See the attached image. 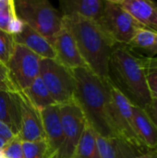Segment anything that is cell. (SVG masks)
Segmentation results:
<instances>
[{
    "mask_svg": "<svg viewBox=\"0 0 157 158\" xmlns=\"http://www.w3.org/2000/svg\"><path fill=\"white\" fill-rule=\"evenodd\" d=\"M41 57L27 47L16 44L6 64L11 81L18 91L28 89L40 74Z\"/></svg>",
    "mask_w": 157,
    "mask_h": 158,
    "instance_id": "obj_8",
    "label": "cell"
},
{
    "mask_svg": "<svg viewBox=\"0 0 157 158\" xmlns=\"http://www.w3.org/2000/svg\"><path fill=\"white\" fill-rule=\"evenodd\" d=\"M17 17L50 43L63 27V16L47 0H16Z\"/></svg>",
    "mask_w": 157,
    "mask_h": 158,
    "instance_id": "obj_4",
    "label": "cell"
},
{
    "mask_svg": "<svg viewBox=\"0 0 157 158\" xmlns=\"http://www.w3.org/2000/svg\"><path fill=\"white\" fill-rule=\"evenodd\" d=\"M71 158H100L96 144V132L88 122Z\"/></svg>",
    "mask_w": 157,
    "mask_h": 158,
    "instance_id": "obj_20",
    "label": "cell"
},
{
    "mask_svg": "<svg viewBox=\"0 0 157 158\" xmlns=\"http://www.w3.org/2000/svg\"><path fill=\"white\" fill-rule=\"evenodd\" d=\"M143 28L157 31V3L149 0H117Z\"/></svg>",
    "mask_w": 157,
    "mask_h": 158,
    "instance_id": "obj_15",
    "label": "cell"
},
{
    "mask_svg": "<svg viewBox=\"0 0 157 158\" xmlns=\"http://www.w3.org/2000/svg\"><path fill=\"white\" fill-rule=\"evenodd\" d=\"M128 47L131 51H139L143 56L153 58L157 55V31L145 28L140 29Z\"/></svg>",
    "mask_w": 157,
    "mask_h": 158,
    "instance_id": "obj_19",
    "label": "cell"
},
{
    "mask_svg": "<svg viewBox=\"0 0 157 158\" xmlns=\"http://www.w3.org/2000/svg\"><path fill=\"white\" fill-rule=\"evenodd\" d=\"M59 113L64 141L56 158H71L87 121L76 99L59 105Z\"/></svg>",
    "mask_w": 157,
    "mask_h": 158,
    "instance_id": "obj_7",
    "label": "cell"
},
{
    "mask_svg": "<svg viewBox=\"0 0 157 158\" xmlns=\"http://www.w3.org/2000/svg\"><path fill=\"white\" fill-rule=\"evenodd\" d=\"M19 95L21 107V123L19 134L17 136H19L22 142L45 140L41 111L31 103L23 92L19 91Z\"/></svg>",
    "mask_w": 157,
    "mask_h": 158,
    "instance_id": "obj_10",
    "label": "cell"
},
{
    "mask_svg": "<svg viewBox=\"0 0 157 158\" xmlns=\"http://www.w3.org/2000/svg\"><path fill=\"white\" fill-rule=\"evenodd\" d=\"M72 73L77 85L75 99L81 106L86 121L101 136L121 138L114 116L111 80L101 79L88 68L72 69Z\"/></svg>",
    "mask_w": 157,
    "mask_h": 158,
    "instance_id": "obj_1",
    "label": "cell"
},
{
    "mask_svg": "<svg viewBox=\"0 0 157 158\" xmlns=\"http://www.w3.org/2000/svg\"><path fill=\"white\" fill-rule=\"evenodd\" d=\"M0 83H3V84H6L7 86H9L10 88H12L13 90L19 92L15 86L13 85L12 81H11V79H10V76H9V73H8V69L6 68V66H5L4 64L0 63Z\"/></svg>",
    "mask_w": 157,
    "mask_h": 158,
    "instance_id": "obj_29",
    "label": "cell"
},
{
    "mask_svg": "<svg viewBox=\"0 0 157 158\" xmlns=\"http://www.w3.org/2000/svg\"><path fill=\"white\" fill-rule=\"evenodd\" d=\"M15 17H17L15 10V3L14 0H11L10 4L7 6L0 10V31L6 32L7 25Z\"/></svg>",
    "mask_w": 157,
    "mask_h": 158,
    "instance_id": "obj_26",
    "label": "cell"
},
{
    "mask_svg": "<svg viewBox=\"0 0 157 158\" xmlns=\"http://www.w3.org/2000/svg\"><path fill=\"white\" fill-rule=\"evenodd\" d=\"M116 45H129L136 32L143 27L117 0H105L101 19L96 22Z\"/></svg>",
    "mask_w": 157,
    "mask_h": 158,
    "instance_id": "obj_5",
    "label": "cell"
},
{
    "mask_svg": "<svg viewBox=\"0 0 157 158\" xmlns=\"http://www.w3.org/2000/svg\"><path fill=\"white\" fill-rule=\"evenodd\" d=\"M63 24L73 35L88 69L101 79L109 80L114 42L95 21L73 15L63 17Z\"/></svg>",
    "mask_w": 157,
    "mask_h": 158,
    "instance_id": "obj_2",
    "label": "cell"
},
{
    "mask_svg": "<svg viewBox=\"0 0 157 158\" xmlns=\"http://www.w3.org/2000/svg\"><path fill=\"white\" fill-rule=\"evenodd\" d=\"M96 144L100 158H132L143 154L119 137H104L96 133Z\"/></svg>",
    "mask_w": 157,
    "mask_h": 158,
    "instance_id": "obj_17",
    "label": "cell"
},
{
    "mask_svg": "<svg viewBox=\"0 0 157 158\" xmlns=\"http://www.w3.org/2000/svg\"><path fill=\"white\" fill-rule=\"evenodd\" d=\"M21 92L25 94L31 103L40 111L50 106L57 105L52 98L40 76L34 80L28 89Z\"/></svg>",
    "mask_w": 157,
    "mask_h": 158,
    "instance_id": "obj_21",
    "label": "cell"
},
{
    "mask_svg": "<svg viewBox=\"0 0 157 158\" xmlns=\"http://www.w3.org/2000/svg\"><path fill=\"white\" fill-rule=\"evenodd\" d=\"M10 2L11 0H0V10L7 6L10 4Z\"/></svg>",
    "mask_w": 157,
    "mask_h": 158,
    "instance_id": "obj_32",
    "label": "cell"
},
{
    "mask_svg": "<svg viewBox=\"0 0 157 158\" xmlns=\"http://www.w3.org/2000/svg\"><path fill=\"white\" fill-rule=\"evenodd\" d=\"M0 121L17 136L20 131L21 107L19 92L0 91Z\"/></svg>",
    "mask_w": 157,
    "mask_h": 158,
    "instance_id": "obj_13",
    "label": "cell"
},
{
    "mask_svg": "<svg viewBox=\"0 0 157 158\" xmlns=\"http://www.w3.org/2000/svg\"><path fill=\"white\" fill-rule=\"evenodd\" d=\"M39 76L57 105L75 100L77 85L71 69L56 59H41Z\"/></svg>",
    "mask_w": 157,
    "mask_h": 158,
    "instance_id": "obj_6",
    "label": "cell"
},
{
    "mask_svg": "<svg viewBox=\"0 0 157 158\" xmlns=\"http://www.w3.org/2000/svg\"><path fill=\"white\" fill-rule=\"evenodd\" d=\"M143 110L157 129V99H152L150 104Z\"/></svg>",
    "mask_w": 157,
    "mask_h": 158,
    "instance_id": "obj_28",
    "label": "cell"
},
{
    "mask_svg": "<svg viewBox=\"0 0 157 158\" xmlns=\"http://www.w3.org/2000/svg\"><path fill=\"white\" fill-rule=\"evenodd\" d=\"M110 92L115 120L121 138L136 147L141 153L144 154L149 152L136 133L133 120V105L112 81H110Z\"/></svg>",
    "mask_w": 157,
    "mask_h": 158,
    "instance_id": "obj_9",
    "label": "cell"
},
{
    "mask_svg": "<svg viewBox=\"0 0 157 158\" xmlns=\"http://www.w3.org/2000/svg\"><path fill=\"white\" fill-rule=\"evenodd\" d=\"M15 135L12 133V131L3 123L0 121V137L4 139L6 142L11 140Z\"/></svg>",
    "mask_w": 157,
    "mask_h": 158,
    "instance_id": "obj_30",
    "label": "cell"
},
{
    "mask_svg": "<svg viewBox=\"0 0 157 158\" xmlns=\"http://www.w3.org/2000/svg\"><path fill=\"white\" fill-rule=\"evenodd\" d=\"M2 152L6 158H24L22 141L19 136H14L6 143Z\"/></svg>",
    "mask_w": 157,
    "mask_h": 158,
    "instance_id": "obj_25",
    "label": "cell"
},
{
    "mask_svg": "<svg viewBox=\"0 0 157 158\" xmlns=\"http://www.w3.org/2000/svg\"><path fill=\"white\" fill-rule=\"evenodd\" d=\"M24 158H52L45 140L22 142Z\"/></svg>",
    "mask_w": 157,
    "mask_h": 158,
    "instance_id": "obj_22",
    "label": "cell"
},
{
    "mask_svg": "<svg viewBox=\"0 0 157 158\" xmlns=\"http://www.w3.org/2000/svg\"><path fill=\"white\" fill-rule=\"evenodd\" d=\"M148 57L137 55L127 45H116L110 58L112 81L132 105L144 109L152 101L145 76Z\"/></svg>",
    "mask_w": 157,
    "mask_h": 158,
    "instance_id": "obj_3",
    "label": "cell"
},
{
    "mask_svg": "<svg viewBox=\"0 0 157 158\" xmlns=\"http://www.w3.org/2000/svg\"><path fill=\"white\" fill-rule=\"evenodd\" d=\"M51 44L56 51V60L66 68L71 70L78 68H88L80 54L73 35L64 24L54 37Z\"/></svg>",
    "mask_w": 157,
    "mask_h": 158,
    "instance_id": "obj_11",
    "label": "cell"
},
{
    "mask_svg": "<svg viewBox=\"0 0 157 158\" xmlns=\"http://www.w3.org/2000/svg\"><path fill=\"white\" fill-rule=\"evenodd\" d=\"M133 120L136 133L148 151L157 150V129L146 112L133 105Z\"/></svg>",
    "mask_w": 157,
    "mask_h": 158,
    "instance_id": "obj_18",
    "label": "cell"
},
{
    "mask_svg": "<svg viewBox=\"0 0 157 158\" xmlns=\"http://www.w3.org/2000/svg\"><path fill=\"white\" fill-rule=\"evenodd\" d=\"M45 141L47 143L52 158H56L64 141L59 105L50 106L41 110Z\"/></svg>",
    "mask_w": 157,
    "mask_h": 158,
    "instance_id": "obj_12",
    "label": "cell"
},
{
    "mask_svg": "<svg viewBox=\"0 0 157 158\" xmlns=\"http://www.w3.org/2000/svg\"><path fill=\"white\" fill-rule=\"evenodd\" d=\"M6 143V142L4 139H2V138L0 137V150H2V149H3V147L5 146Z\"/></svg>",
    "mask_w": 157,
    "mask_h": 158,
    "instance_id": "obj_34",
    "label": "cell"
},
{
    "mask_svg": "<svg viewBox=\"0 0 157 158\" xmlns=\"http://www.w3.org/2000/svg\"><path fill=\"white\" fill-rule=\"evenodd\" d=\"M59 5L63 17L74 15L98 22L104 13L105 0H62Z\"/></svg>",
    "mask_w": 157,
    "mask_h": 158,
    "instance_id": "obj_14",
    "label": "cell"
},
{
    "mask_svg": "<svg viewBox=\"0 0 157 158\" xmlns=\"http://www.w3.org/2000/svg\"><path fill=\"white\" fill-rule=\"evenodd\" d=\"M15 45L13 36L0 31V63L6 66L14 52Z\"/></svg>",
    "mask_w": 157,
    "mask_h": 158,
    "instance_id": "obj_23",
    "label": "cell"
},
{
    "mask_svg": "<svg viewBox=\"0 0 157 158\" xmlns=\"http://www.w3.org/2000/svg\"><path fill=\"white\" fill-rule=\"evenodd\" d=\"M132 158H157V150L155 151H149L144 154H142L140 156H137Z\"/></svg>",
    "mask_w": 157,
    "mask_h": 158,
    "instance_id": "obj_31",
    "label": "cell"
},
{
    "mask_svg": "<svg viewBox=\"0 0 157 158\" xmlns=\"http://www.w3.org/2000/svg\"><path fill=\"white\" fill-rule=\"evenodd\" d=\"M145 76L151 98L157 99V58H148Z\"/></svg>",
    "mask_w": 157,
    "mask_h": 158,
    "instance_id": "obj_24",
    "label": "cell"
},
{
    "mask_svg": "<svg viewBox=\"0 0 157 158\" xmlns=\"http://www.w3.org/2000/svg\"><path fill=\"white\" fill-rule=\"evenodd\" d=\"M24 26H25V23L18 17H15L14 19H11V21L9 22V24L7 25V28H6V32L14 36V35H17V34H19L23 29H24Z\"/></svg>",
    "mask_w": 157,
    "mask_h": 158,
    "instance_id": "obj_27",
    "label": "cell"
},
{
    "mask_svg": "<svg viewBox=\"0 0 157 158\" xmlns=\"http://www.w3.org/2000/svg\"><path fill=\"white\" fill-rule=\"evenodd\" d=\"M13 38L16 44L27 47L42 59L56 60V54L51 43L27 24L23 31L19 34L14 35Z\"/></svg>",
    "mask_w": 157,
    "mask_h": 158,
    "instance_id": "obj_16",
    "label": "cell"
},
{
    "mask_svg": "<svg viewBox=\"0 0 157 158\" xmlns=\"http://www.w3.org/2000/svg\"><path fill=\"white\" fill-rule=\"evenodd\" d=\"M0 91H12V92H17V91L13 90L12 88H10L9 86H7L6 84H3V83H0Z\"/></svg>",
    "mask_w": 157,
    "mask_h": 158,
    "instance_id": "obj_33",
    "label": "cell"
}]
</instances>
